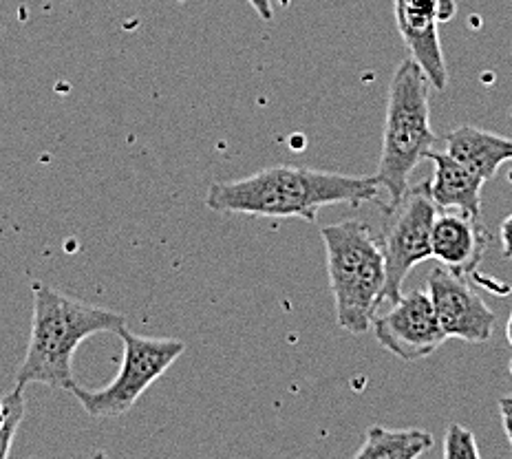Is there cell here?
I'll return each instance as SVG.
<instances>
[{"label": "cell", "instance_id": "obj_1", "mask_svg": "<svg viewBox=\"0 0 512 459\" xmlns=\"http://www.w3.org/2000/svg\"><path fill=\"white\" fill-rule=\"evenodd\" d=\"M382 188L376 175H343L305 166H270L232 181H215L206 206L215 212L250 217H298L316 221L320 208L360 206L378 199Z\"/></svg>", "mask_w": 512, "mask_h": 459}, {"label": "cell", "instance_id": "obj_2", "mask_svg": "<svg viewBox=\"0 0 512 459\" xmlns=\"http://www.w3.org/2000/svg\"><path fill=\"white\" fill-rule=\"evenodd\" d=\"M34 314L23 365L18 367L16 384H45L49 389L71 391L76 387L73 356L84 340L109 332L120 334L126 318L106 309L69 296L45 283L31 285Z\"/></svg>", "mask_w": 512, "mask_h": 459}, {"label": "cell", "instance_id": "obj_3", "mask_svg": "<svg viewBox=\"0 0 512 459\" xmlns=\"http://www.w3.org/2000/svg\"><path fill=\"white\" fill-rule=\"evenodd\" d=\"M431 89V80L413 58H404L393 71L376 173L382 192L389 197L387 206L404 197L413 170L440 142L431 128Z\"/></svg>", "mask_w": 512, "mask_h": 459}, {"label": "cell", "instance_id": "obj_4", "mask_svg": "<svg viewBox=\"0 0 512 459\" xmlns=\"http://www.w3.org/2000/svg\"><path fill=\"white\" fill-rule=\"evenodd\" d=\"M325 243L327 274L332 287L336 323L351 336L371 329L378 307L384 303L387 265L380 239L365 221L347 219L320 230Z\"/></svg>", "mask_w": 512, "mask_h": 459}, {"label": "cell", "instance_id": "obj_5", "mask_svg": "<svg viewBox=\"0 0 512 459\" xmlns=\"http://www.w3.org/2000/svg\"><path fill=\"white\" fill-rule=\"evenodd\" d=\"M124 356L120 373L102 389H84L80 384L71 389L73 398L91 418H120L131 411L148 387L173 367V362L186 351V343L177 338H148L135 334L126 325L120 329Z\"/></svg>", "mask_w": 512, "mask_h": 459}, {"label": "cell", "instance_id": "obj_6", "mask_svg": "<svg viewBox=\"0 0 512 459\" xmlns=\"http://www.w3.org/2000/svg\"><path fill=\"white\" fill-rule=\"evenodd\" d=\"M437 217V206L426 184L407 188L398 204L387 206L380 248L387 265V287L384 301L396 303L402 296V285L415 265L431 259V234Z\"/></svg>", "mask_w": 512, "mask_h": 459}, {"label": "cell", "instance_id": "obj_7", "mask_svg": "<svg viewBox=\"0 0 512 459\" xmlns=\"http://www.w3.org/2000/svg\"><path fill=\"white\" fill-rule=\"evenodd\" d=\"M371 329L380 347L404 362L435 354L446 340L431 296L422 290L402 294L387 312L376 314Z\"/></svg>", "mask_w": 512, "mask_h": 459}, {"label": "cell", "instance_id": "obj_8", "mask_svg": "<svg viewBox=\"0 0 512 459\" xmlns=\"http://www.w3.org/2000/svg\"><path fill=\"white\" fill-rule=\"evenodd\" d=\"M429 296L446 338L464 343H486L493 336L495 312L482 301L468 276L437 265L429 274Z\"/></svg>", "mask_w": 512, "mask_h": 459}, {"label": "cell", "instance_id": "obj_9", "mask_svg": "<svg viewBox=\"0 0 512 459\" xmlns=\"http://www.w3.org/2000/svg\"><path fill=\"white\" fill-rule=\"evenodd\" d=\"M442 3L444 0H396V25L404 47L437 91H444L448 84V69L437 31V25L444 23Z\"/></svg>", "mask_w": 512, "mask_h": 459}, {"label": "cell", "instance_id": "obj_10", "mask_svg": "<svg viewBox=\"0 0 512 459\" xmlns=\"http://www.w3.org/2000/svg\"><path fill=\"white\" fill-rule=\"evenodd\" d=\"M488 237L479 219L460 210L437 212L431 234L433 259L457 274L471 276L486 252Z\"/></svg>", "mask_w": 512, "mask_h": 459}, {"label": "cell", "instance_id": "obj_11", "mask_svg": "<svg viewBox=\"0 0 512 459\" xmlns=\"http://www.w3.org/2000/svg\"><path fill=\"white\" fill-rule=\"evenodd\" d=\"M435 164L433 179L426 181L431 199L440 210H460L464 215L479 219L482 215V188L486 181L457 162L448 153L431 151L429 157Z\"/></svg>", "mask_w": 512, "mask_h": 459}, {"label": "cell", "instance_id": "obj_12", "mask_svg": "<svg viewBox=\"0 0 512 459\" xmlns=\"http://www.w3.org/2000/svg\"><path fill=\"white\" fill-rule=\"evenodd\" d=\"M444 144V153L457 159V162L464 164L468 170H473V173L482 177L484 181L493 179L499 166L512 159V140L471 124L453 128V131L444 137Z\"/></svg>", "mask_w": 512, "mask_h": 459}, {"label": "cell", "instance_id": "obj_13", "mask_svg": "<svg viewBox=\"0 0 512 459\" xmlns=\"http://www.w3.org/2000/svg\"><path fill=\"white\" fill-rule=\"evenodd\" d=\"M435 440L422 429H387L373 424L367 429L365 442L354 453L356 459H415L429 453Z\"/></svg>", "mask_w": 512, "mask_h": 459}, {"label": "cell", "instance_id": "obj_14", "mask_svg": "<svg viewBox=\"0 0 512 459\" xmlns=\"http://www.w3.org/2000/svg\"><path fill=\"white\" fill-rule=\"evenodd\" d=\"M25 389L23 384H16L0 398V459L12 455L16 433L25 418Z\"/></svg>", "mask_w": 512, "mask_h": 459}, {"label": "cell", "instance_id": "obj_15", "mask_svg": "<svg viewBox=\"0 0 512 459\" xmlns=\"http://www.w3.org/2000/svg\"><path fill=\"white\" fill-rule=\"evenodd\" d=\"M442 455L446 459H462V457L479 459L482 457V451H479L477 437L473 431H468L462 424H451L446 431V437H444Z\"/></svg>", "mask_w": 512, "mask_h": 459}, {"label": "cell", "instance_id": "obj_16", "mask_svg": "<svg viewBox=\"0 0 512 459\" xmlns=\"http://www.w3.org/2000/svg\"><path fill=\"white\" fill-rule=\"evenodd\" d=\"M499 413H501V426H504L506 437L512 446V393L499 400Z\"/></svg>", "mask_w": 512, "mask_h": 459}, {"label": "cell", "instance_id": "obj_17", "mask_svg": "<svg viewBox=\"0 0 512 459\" xmlns=\"http://www.w3.org/2000/svg\"><path fill=\"white\" fill-rule=\"evenodd\" d=\"M499 239H501V252H504L506 259H512V212L504 221H501Z\"/></svg>", "mask_w": 512, "mask_h": 459}, {"label": "cell", "instance_id": "obj_18", "mask_svg": "<svg viewBox=\"0 0 512 459\" xmlns=\"http://www.w3.org/2000/svg\"><path fill=\"white\" fill-rule=\"evenodd\" d=\"M248 3L252 5L254 12L259 14V18H263V20H272L274 18L272 0H248Z\"/></svg>", "mask_w": 512, "mask_h": 459}, {"label": "cell", "instance_id": "obj_19", "mask_svg": "<svg viewBox=\"0 0 512 459\" xmlns=\"http://www.w3.org/2000/svg\"><path fill=\"white\" fill-rule=\"evenodd\" d=\"M506 340H508V345L512 347V312H510V318L506 323Z\"/></svg>", "mask_w": 512, "mask_h": 459}, {"label": "cell", "instance_id": "obj_20", "mask_svg": "<svg viewBox=\"0 0 512 459\" xmlns=\"http://www.w3.org/2000/svg\"><path fill=\"white\" fill-rule=\"evenodd\" d=\"M508 369H510V376H512V360H510V365H508Z\"/></svg>", "mask_w": 512, "mask_h": 459}]
</instances>
